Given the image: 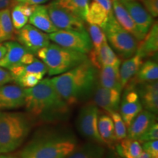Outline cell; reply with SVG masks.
<instances>
[{
	"mask_svg": "<svg viewBox=\"0 0 158 158\" xmlns=\"http://www.w3.org/2000/svg\"><path fill=\"white\" fill-rule=\"evenodd\" d=\"M119 106L120 115L128 127L133 119L143 110V106L135 86H124Z\"/></svg>",
	"mask_w": 158,
	"mask_h": 158,
	"instance_id": "8fae6325",
	"label": "cell"
},
{
	"mask_svg": "<svg viewBox=\"0 0 158 158\" xmlns=\"http://www.w3.org/2000/svg\"><path fill=\"white\" fill-rule=\"evenodd\" d=\"M36 5H31L25 3L17 2L10 11L11 20L13 27L18 31L27 24L30 15L34 11Z\"/></svg>",
	"mask_w": 158,
	"mask_h": 158,
	"instance_id": "4316f807",
	"label": "cell"
},
{
	"mask_svg": "<svg viewBox=\"0 0 158 158\" xmlns=\"http://www.w3.org/2000/svg\"><path fill=\"white\" fill-rule=\"evenodd\" d=\"M157 63L153 60H147L143 62L135 76L133 78L130 79L126 86H131L135 87L139 84L157 81Z\"/></svg>",
	"mask_w": 158,
	"mask_h": 158,
	"instance_id": "44dd1931",
	"label": "cell"
},
{
	"mask_svg": "<svg viewBox=\"0 0 158 158\" xmlns=\"http://www.w3.org/2000/svg\"><path fill=\"white\" fill-rule=\"evenodd\" d=\"M13 81V77L8 70L0 67V86Z\"/></svg>",
	"mask_w": 158,
	"mask_h": 158,
	"instance_id": "f35d334b",
	"label": "cell"
},
{
	"mask_svg": "<svg viewBox=\"0 0 158 158\" xmlns=\"http://www.w3.org/2000/svg\"><path fill=\"white\" fill-rule=\"evenodd\" d=\"M142 5L153 18L158 16V0H141Z\"/></svg>",
	"mask_w": 158,
	"mask_h": 158,
	"instance_id": "74e56055",
	"label": "cell"
},
{
	"mask_svg": "<svg viewBox=\"0 0 158 158\" xmlns=\"http://www.w3.org/2000/svg\"><path fill=\"white\" fill-rule=\"evenodd\" d=\"M113 121L114 131H115L116 138L118 142L124 138H127V127L122 119L121 115L118 111H114L108 113Z\"/></svg>",
	"mask_w": 158,
	"mask_h": 158,
	"instance_id": "e575fe53",
	"label": "cell"
},
{
	"mask_svg": "<svg viewBox=\"0 0 158 158\" xmlns=\"http://www.w3.org/2000/svg\"><path fill=\"white\" fill-rule=\"evenodd\" d=\"M102 30L109 45L119 58L125 59L135 54L139 41L122 28L113 13L109 15Z\"/></svg>",
	"mask_w": 158,
	"mask_h": 158,
	"instance_id": "8992f818",
	"label": "cell"
},
{
	"mask_svg": "<svg viewBox=\"0 0 158 158\" xmlns=\"http://www.w3.org/2000/svg\"><path fill=\"white\" fill-rule=\"evenodd\" d=\"M135 158H152V157H150V155H149V154H147L146 152L143 151L141 152V155H140L139 156H138V157Z\"/></svg>",
	"mask_w": 158,
	"mask_h": 158,
	"instance_id": "f6af8a7d",
	"label": "cell"
},
{
	"mask_svg": "<svg viewBox=\"0 0 158 158\" xmlns=\"http://www.w3.org/2000/svg\"><path fill=\"white\" fill-rule=\"evenodd\" d=\"M88 59L98 70L103 66H120L121 64V59L108 43L102 45L95 56L88 57Z\"/></svg>",
	"mask_w": 158,
	"mask_h": 158,
	"instance_id": "7402d4cb",
	"label": "cell"
},
{
	"mask_svg": "<svg viewBox=\"0 0 158 158\" xmlns=\"http://www.w3.org/2000/svg\"><path fill=\"white\" fill-rule=\"evenodd\" d=\"M24 92V106L32 121L50 124L68 119L71 107L55 89L50 78L42 79Z\"/></svg>",
	"mask_w": 158,
	"mask_h": 158,
	"instance_id": "6da1fadb",
	"label": "cell"
},
{
	"mask_svg": "<svg viewBox=\"0 0 158 158\" xmlns=\"http://www.w3.org/2000/svg\"><path fill=\"white\" fill-rule=\"evenodd\" d=\"M109 15L110 14H108L102 6L96 2L92 1L89 5V9L85 21H86L89 24L97 25L100 28L103 29L108 21Z\"/></svg>",
	"mask_w": 158,
	"mask_h": 158,
	"instance_id": "f1b7e54d",
	"label": "cell"
},
{
	"mask_svg": "<svg viewBox=\"0 0 158 158\" xmlns=\"http://www.w3.org/2000/svg\"><path fill=\"white\" fill-rule=\"evenodd\" d=\"M4 45L7 51L5 56L0 59V67L9 70L14 67L23 65V57L29 51L15 41H6Z\"/></svg>",
	"mask_w": 158,
	"mask_h": 158,
	"instance_id": "e0dca14e",
	"label": "cell"
},
{
	"mask_svg": "<svg viewBox=\"0 0 158 158\" xmlns=\"http://www.w3.org/2000/svg\"><path fill=\"white\" fill-rule=\"evenodd\" d=\"M44 77V75L40 73H25L18 76L13 79V81L23 89L31 88L36 86Z\"/></svg>",
	"mask_w": 158,
	"mask_h": 158,
	"instance_id": "836d02e7",
	"label": "cell"
},
{
	"mask_svg": "<svg viewBox=\"0 0 158 158\" xmlns=\"http://www.w3.org/2000/svg\"><path fill=\"white\" fill-rule=\"evenodd\" d=\"M53 2L76 15L85 21L89 9V0H54Z\"/></svg>",
	"mask_w": 158,
	"mask_h": 158,
	"instance_id": "f546056e",
	"label": "cell"
},
{
	"mask_svg": "<svg viewBox=\"0 0 158 158\" xmlns=\"http://www.w3.org/2000/svg\"><path fill=\"white\" fill-rule=\"evenodd\" d=\"M105 154L103 145L89 141L77 146L66 158H105Z\"/></svg>",
	"mask_w": 158,
	"mask_h": 158,
	"instance_id": "484cf974",
	"label": "cell"
},
{
	"mask_svg": "<svg viewBox=\"0 0 158 158\" xmlns=\"http://www.w3.org/2000/svg\"><path fill=\"white\" fill-rule=\"evenodd\" d=\"M15 29L11 20L10 10L5 8L0 10V43L14 38Z\"/></svg>",
	"mask_w": 158,
	"mask_h": 158,
	"instance_id": "4dcf8cb0",
	"label": "cell"
},
{
	"mask_svg": "<svg viewBox=\"0 0 158 158\" xmlns=\"http://www.w3.org/2000/svg\"><path fill=\"white\" fill-rule=\"evenodd\" d=\"M141 147L143 151L149 154L152 158H158V141H146L141 143Z\"/></svg>",
	"mask_w": 158,
	"mask_h": 158,
	"instance_id": "d590c367",
	"label": "cell"
},
{
	"mask_svg": "<svg viewBox=\"0 0 158 158\" xmlns=\"http://www.w3.org/2000/svg\"><path fill=\"white\" fill-rule=\"evenodd\" d=\"M29 22L35 28L46 34H51L58 30L51 21L47 7L42 5L35 6L34 11L29 19Z\"/></svg>",
	"mask_w": 158,
	"mask_h": 158,
	"instance_id": "d6986e66",
	"label": "cell"
},
{
	"mask_svg": "<svg viewBox=\"0 0 158 158\" xmlns=\"http://www.w3.org/2000/svg\"><path fill=\"white\" fill-rule=\"evenodd\" d=\"M87 59L78 66L51 79L55 89L70 107L85 101L94 92L98 71Z\"/></svg>",
	"mask_w": 158,
	"mask_h": 158,
	"instance_id": "3957f363",
	"label": "cell"
},
{
	"mask_svg": "<svg viewBox=\"0 0 158 158\" xmlns=\"http://www.w3.org/2000/svg\"><path fill=\"white\" fill-rule=\"evenodd\" d=\"M50 40L64 48L88 55L92 49V44L88 31L58 29L48 34Z\"/></svg>",
	"mask_w": 158,
	"mask_h": 158,
	"instance_id": "ba28073f",
	"label": "cell"
},
{
	"mask_svg": "<svg viewBox=\"0 0 158 158\" xmlns=\"http://www.w3.org/2000/svg\"><path fill=\"white\" fill-rule=\"evenodd\" d=\"M117 155L122 158H135L141 155L143 149L138 140L125 138L116 144Z\"/></svg>",
	"mask_w": 158,
	"mask_h": 158,
	"instance_id": "83f0119b",
	"label": "cell"
},
{
	"mask_svg": "<svg viewBox=\"0 0 158 158\" xmlns=\"http://www.w3.org/2000/svg\"><path fill=\"white\" fill-rule=\"evenodd\" d=\"M98 132L103 145H106L110 149L115 148L118 142L116 138L113 121L108 114H99Z\"/></svg>",
	"mask_w": 158,
	"mask_h": 158,
	"instance_id": "d4e9b609",
	"label": "cell"
},
{
	"mask_svg": "<svg viewBox=\"0 0 158 158\" xmlns=\"http://www.w3.org/2000/svg\"><path fill=\"white\" fill-rule=\"evenodd\" d=\"M94 1L98 2L100 6H102L108 14L113 13L111 0H94Z\"/></svg>",
	"mask_w": 158,
	"mask_h": 158,
	"instance_id": "ab89813d",
	"label": "cell"
},
{
	"mask_svg": "<svg viewBox=\"0 0 158 158\" xmlns=\"http://www.w3.org/2000/svg\"><path fill=\"white\" fill-rule=\"evenodd\" d=\"M106 158H122V157H120L117 154L111 153L110 154V155H108L107 157H106Z\"/></svg>",
	"mask_w": 158,
	"mask_h": 158,
	"instance_id": "bcb514c9",
	"label": "cell"
},
{
	"mask_svg": "<svg viewBox=\"0 0 158 158\" xmlns=\"http://www.w3.org/2000/svg\"><path fill=\"white\" fill-rule=\"evenodd\" d=\"M16 3L15 0H0V10L13 7Z\"/></svg>",
	"mask_w": 158,
	"mask_h": 158,
	"instance_id": "b9f144b4",
	"label": "cell"
},
{
	"mask_svg": "<svg viewBox=\"0 0 158 158\" xmlns=\"http://www.w3.org/2000/svg\"><path fill=\"white\" fill-rule=\"evenodd\" d=\"M156 121L157 117L155 114L145 109L142 110L127 127V138L138 140L156 123Z\"/></svg>",
	"mask_w": 158,
	"mask_h": 158,
	"instance_id": "9a60e30c",
	"label": "cell"
},
{
	"mask_svg": "<svg viewBox=\"0 0 158 158\" xmlns=\"http://www.w3.org/2000/svg\"><path fill=\"white\" fill-rule=\"evenodd\" d=\"M158 50V24L154 22L142 40L138 42L137 51L143 59L155 56Z\"/></svg>",
	"mask_w": 158,
	"mask_h": 158,
	"instance_id": "ffe728a7",
	"label": "cell"
},
{
	"mask_svg": "<svg viewBox=\"0 0 158 158\" xmlns=\"http://www.w3.org/2000/svg\"><path fill=\"white\" fill-rule=\"evenodd\" d=\"M17 40L27 51L36 54L40 49L50 44L48 35L31 24H26L16 32Z\"/></svg>",
	"mask_w": 158,
	"mask_h": 158,
	"instance_id": "30bf717a",
	"label": "cell"
},
{
	"mask_svg": "<svg viewBox=\"0 0 158 158\" xmlns=\"http://www.w3.org/2000/svg\"><path fill=\"white\" fill-rule=\"evenodd\" d=\"M99 108L94 102H86L81 108L76 120L79 133L89 141L103 145L98 132Z\"/></svg>",
	"mask_w": 158,
	"mask_h": 158,
	"instance_id": "52a82bcc",
	"label": "cell"
},
{
	"mask_svg": "<svg viewBox=\"0 0 158 158\" xmlns=\"http://www.w3.org/2000/svg\"><path fill=\"white\" fill-rule=\"evenodd\" d=\"M158 139V124L157 122L153 124L143 135L138 139L140 143H143L146 141H154Z\"/></svg>",
	"mask_w": 158,
	"mask_h": 158,
	"instance_id": "8d00e7d4",
	"label": "cell"
},
{
	"mask_svg": "<svg viewBox=\"0 0 158 158\" xmlns=\"http://www.w3.org/2000/svg\"><path fill=\"white\" fill-rule=\"evenodd\" d=\"M143 58L141 54L136 52L133 56L125 59L119 66V76L122 89L127 84L139 70L143 62Z\"/></svg>",
	"mask_w": 158,
	"mask_h": 158,
	"instance_id": "603a6c76",
	"label": "cell"
},
{
	"mask_svg": "<svg viewBox=\"0 0 158 158\" xmlns=\"http://www.w3.org/2000/svg\"><path fill=\"white\" fill-rule=\"evenodd\" d=\"M53 24L58 29L62 30H86L84 21L57 5L54 2L46 6Z\"/></svg>",
	"mask_w": 158,
	"mask_h": 158,
	"instance_id": "9c48e42d",
	"label": "cell"
},
{
	"mask_svg": "<svg viewBox=\"0 0 158 158\" xmlns=\"http://www.w3.org/2000/svg\"><path fill=\"white\" fill-rule=\"evenodd\" d=\"M113 14L119 25L133 35L138 41H141L143 39L144 36L141 34L138 30L135 23L129 14L127 10L118 0H111Z\"/></svg>",
	"mask_w": 158,
	"mask_h": 158,
	"instance_id": "ac0fdd59",
	"label": "cell"
},
{
	"mask_svg": "<svg viewBox=\"0 0 158 158\" xmlns=\"http://www.w3.org/2000/svg\"><path fill=\"white\" fill-rule=\"evenodd\" d=\"M6 51H7V48H6L5 45L3 43H0V59L5 56Z\"/></svg>",
	"mask_w": 158,
	"mask_h": 158,
	"instance_id": "7bdbcfd3",
	"label": "cell"
},
{
	"mask_svg": "<svg viewBox=\"0 0 158 158\" xmlns=\"http://www.w3.org/2000/svg\"><path fill=\"white\" fill-rule=\"evenodd\" d=\"M125 7L143 36H145L154 23L152 15L138 0H118Z\"/></svg>",
	"mask_w": 158,
	"mask_h": 158,
	"instance_id": "7c38bea8",
	"label": "cell"
},
{
	"mask_svg": "<svg viewBox=\"0 0 158 158\" xmlns=\"http://www.w3.org/2000/svg\"><path fill=\"white\" fill-rule=\"evenodd\" d=\"M36 55L45 64L49 76L64 73L88 59V55L55 43L40 49Z\"/></svg>",
	"mask_w": 158,
	"mask_h": 158,
	"instance_id": "5b68a950",
	"label": "cell"
},
{
	"mask_svg": "<svg viewBox=\"0 0 158 158\" xmlns=\"http://www.w3.org/2000/svg\"><path fill=\"white\" fill-rule=\"evenodd\" d=\"M98 84L105 88L116 89L122 91V89L119 76V66H103L99 69Z\"/></svg>",
	"mask_w": 158,
	"mask_h": 158,
	"instance_id": "cb8c5ba5",
	"label": "cell"
},
{
	"mask_svg": "<svg viewBox=\"0 0 158 158\" xmlns=\"http://www.w3.org/2000/svg\"><path fill=\"white\" fill-rule=\"evenodd\" d=\"M15 1L16 2L25 3L31 5H40L48 2L49 0H15Z\"/></svg>",
	"mask_w": 158,
	"mask_h": 158,
	"instance_id": "60d3db41",
	"label": "cell"
},
{
	"mask_svg": "<svg viewBox=\"0 0 158 158\" xmlns=\"http://www.w3.org/2000/svg\"><path fill=\"white\" fill-rule=\"evenodd\" d=\"M10 73L13 80L18 76H21V75L28 73H40L45 75L47 73L48 70H47L46 66L40 59L35 58V59L32 62L29 64L25 65H20V66H16L14 68H11L9 70Z\"/></svg>",
	"mask_w": 158,
	"mask_h": 158,
	"instance_id": "1f68e13d",
	"label": "cell"
},
{
	"mask_svg": "<svg viewBox=\"0 0 158 158\" xmlns=\"http://www.w3.org/2000/svg\"><path fill=\"white\" fill-rule=\"evenodd\" d=\"M88 33L89 35L92 44V49L88 55L90 56H95L98 54L100 48L105 43H108L106 35L102 28L97 25L89 24ZM89 57V56H88Z\"/></svg>",
	"mask_w": 158,
	"mask_h": 158,
	"instance_id": "d6a6232c",
	"label": "cell"
},
{
	"mask_svg": "<svg viewBox=\"0 0 158 158\" xmlns=\"http://www.w3.org/2000/svg\"><path fill=\"white\" fill-rule=\"evenodd\" d=\"M0 158H19L17 156H14L8 154H0Z\"/></svg>",
	"mask_w": 158,
	"mask_h": 158,
	"instance_id": "ee69618b",
	"label": "cell"
},
{
	"mask_svg": "<svg viewBox=\"0 0 158 158\" xmlns=\"http://www.w3.org/2000/svg\"><path fill=\"white\" fill-rule=\"evenodd\" d=\"M78 146L75 134L59 127H45L37 131L20 150L19 158H66Z\"/></svg>",
	"mask_w": 158,
	"mask_h": 158,
	"instance_id": "7a4b0ae2",
	"label": "cell"
},
{
	"mask_svg": "<svg viewBox=\"0 0 158 158\" xmlns=\"http://www.w3.org/2000/svg\"><path fill=\"white\" fill-rule=\"evenodd\" d=\"M122 91L116 89L105 88L97 82L94 91V102L108 113L118 111Z\"/></svg>",
	"mask_w": 158,
	"mask_h": 158,
	"instance_id": "4fadbf2b",
	"label": "cell"
},
{
	"mask_svg": "<svg viewBox=\"0 0 158 158\" xmlns=\"http://www.w3.org/2000/svg\"><path fill=\"white\" fill-rule=\"evenodd\" d=\"M24 89L15 84L0 86V110L15 109L24 106Z\"/></svg>",
	"mask_w": 158,
	"mask_h": 158,
	"instance_id": "5bb4252c",
	"label": "cell"
},
{
	"mask_svg": "<svg viewBox=\"0 0 158 158\" xmlns=\"http://www.w3.org/2000/svg\"><path fill=\"white\" fill-rule=\"evenodd\" d=\"M143 108L157 114L158 112V84L157 81L139 84L135 86Z\"/></svg>",
	"mask_w": 158,
	"mask_h": 158,
	"instance_id": "2e32d148",
	"label": "cell"
},
{
	"mask_svg": "<svg viewBox=\"0 0 158 158\" xmlns=\"http://www.w3.org/2000/svg\"><path fill=\"white\" fill-rule=\"evenodd\" d=\"M32 124V119L27 114L0 111V154L19 149L29 135Z\"/></svg>",
	"mask_w": 158,
	"mask_h": 158,
	"instance_id": "277c9868",
	"label": "cell"
}]
</instances>
